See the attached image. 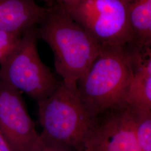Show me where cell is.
<instances>
[{"instance_id":"cell-1","label":"cell","mask_w":151,"mask_h":151,"mask_svg":"<svg viewBox=\"0 0 151 151\" xmlns=\"http://www.w3.org/2000/svg\"><path fill=\"white\" fill-rule=\"evenodd\" d=\"M47 7L45 16L37 25L39 38L52 49L55 68L62 82L77 85L99 54L101 47L60 4Z\"/></svg>"},{"instance_id":"cell-2","label":"cell","mask_w":151,"mask_h":151,"mask_svg":"<svg viewBox=\"0 0 151 151\" xmlns=\"http://www.w3.org/2000/svg\"><path fill=\"white\" fill-rule=\"evenodd\" d=\"M127 44L101 47L77 82L81 100L93 118L128 105L133 70Z\"/></svg>"},{"instance_id":"cell-3","label":"cell","mask_w":151,"mask_h":151,"mask_svg":"<svg viewBox=\"0 0 151 151\" xmlns=\"http://www.w3.org/2000/svg\"><path fill=\"white\" fill-rule=\"evenodd\" d=\"M38 116L45 139L82 151L95 118L87 111L77 85L61 82L49 97L38 102Z\"/></svg>"},{"instance_id":"cell-4","label":"cell","mask_w":151,"mask_h":151,"mask_svg":"<svg viewBox=\"0 0 151 151\" xmlns=\"http://www.w3.org/2000/svg\"><path fill=\"white\" fill-rule=\"evenodd\" d=\"M39 39L37 26L30 28L0 62V81L24 92L37 103L50 96L61 83L40 59Z\"/></svg>"},{"instance_id":"cell-5","label":"cell","mask_w":151,"mask_h":151,"mask_svg":"<svg viewBox=\"0 0 151 151\" xmlns=\"http://www.w3.org/2000/svg\"><path fill=\"white\" fill-rule=\"evenodd\" d=\"M60 4L101 47L133 42L125 0H71Z\"/></svg>"},{"instance_id":"cell-6","label":"cell","mask_w":151,"mask_h":151,"mask_svg":"<svg viewBox=\"0 0 151 151\" xmlns=\"http://www.w3.org/2000/svg\"><path fill=\"white\" fill-rule=\"evenodd\" d=\"M82 151H141L132 108L127 105L96 117Z\"/></svg>"},{"instance_id":"cell-7","label":"cell","mask_w":151,"mask_h":151,"mask_svg":"<svg viewBox=\"0 0 151 151\" xmlns=\"http://www.w3.org/2000/svg\"><path fill=\"white\" fill-rule=\"evenodd\" d=\"M0 132L14 151H32L40 139L20 91L1 81Z\"/></svg>"},{"instance_id":"cell-8","label":"cell","mask_w":151,"mask_h":151,"mask_svg":"<svg viewBox=\"0 0 151 151\" xmlns=\"http://www.w3.org/2000/svg\"><path fill=\"white\" fill-rule=\"evenodd\" d=\"M151 46L127 44L133 78L128 105L138 111H151Z\"/></svg>"},{"instance_id":"cell-9","label":"cell","mask_w":151,"mask_h":151,"mask_svg":"<svg viewBox=\"0 0 151 151\" xmlns=\"http://www.w3.org/2000/svg\"><path fill=\"white\" fill-rule=\"evenodd\" d=\"M47 11L35 0H0V30L23 33L37 26Z\"/></svg>"},{"instance_id":"cell-10","label":"cell","mask_w":151,"mask_h":151,"mask_svg":"<svg viewBox=\"0 0 151 151\" xmlns=\"http://www.w3.org/2000/svg\"><path fill=\"white\" fill-rule=\"evenodd\" d=\"M125 2L133 42L151 46V0H125Z\"/></svg>"},{"instance_id":"cell-11","label":"cell","mask_w":151,"mask_h":151,"mask_svg":"<svg viewBox=\"0 0 151 151\" xmlns=\"http://www.w3.org/2000/svg\"><path fill=\"white\" fill-rule=\"evenodd\" d=\"M133 110L135 119V137L140 151H151V111Z\"/></svg>"},{"instance_id":"cell-12","label":"cell","mask_w":151,"mask_h":151,"mask_svg":"<svg viewBox=\"0 0 151 151\" xmlns=\"http://www.w3.org/2000/svg\"><path fill=\"white\" fill-rule=\"evenodd\" d=\"M22 33L0 30V62L16 47Z\"/></svg>"},{"instance_id":"cell-13","label":"cell","mask_w":151,"mask_h":151,"mask_svg":"<svg viewBox=\"0 0 151 151\" xmlns=\"http://www.w3.org/2000/svg\"><path fill=\"white\" fill-rule=\"evenodd\" d=\"M32 151H73L66 146L48 140L40 135V139Z\"/></svg>"},{"instance_id":"cell-14","label":"cell","mask_w":151,"mask_h":151,"mask_svg":"<svg viewBox=\"0 0 151 151\" xmlns=\"http://www.w3.org/2000/svg\"><path fill=\"white\" fill-rule=\"evenodd\" d=\"M0 151H14L0 132Z\"/></svg>"},{"instance_id":"cell-15","label":"cell","mask_w":151,"mask_h":151,"mask_svg":"<svg viewBox=\"0 0 151 151\" xmlns=\"http://www.w3.org/2000/svg\"><path fill=\"white\" fill-rule=\"evenodd\" d=\"M40 1H43L50 2L52 4H54V3H64L71 0H40Z\"/></svg>"}]
</instances>
